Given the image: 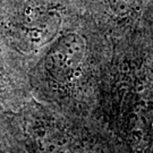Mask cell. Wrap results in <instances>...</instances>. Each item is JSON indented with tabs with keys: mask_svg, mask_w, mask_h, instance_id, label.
Segmentation results:
<instances>
[{
	"mask_svg": "<svg viewBox=\"0 0 153 153\" xmlns=\"http://www.w3.org/2000/svg\"><path fill=\"white\" fill-rule=\"evenodd\" d=\"M104 123L127 153H153V56L128 53L109 65Z\"/></svg>",
	"mask_w": 153,
	"mask_h": 153,
	"instance_id": "cell-2",
	"label": "cell"
},
{
	"mask_svg": "<svg viewBox=\"0 0 153 153\" xmlns=\"http://www.w3.org/2000/svg\"><path fill=\"white\" fill-rule=\"evenodd\" d=\"M0 153H27L15 140L10 131L4 127L0 129Z\"/></svg>",
	"mask_w": 153,
	"mask_h": 153,
	"instance_id": "cell-5",
	"label": "cell"
},
{
	"mask_svg": "<svg viewBox=\"0 0 153 153\" xmlns=\"http://www.w3.org/2000/svg\"><path fill=\"white\" fill-rule=\"evenodd\" d=\"M4 123L27 153H127L104 126L64 115L33 97Z\"/></svg>",
	"mask_w": 153,
	"mask_h": 153,
	"instance_id": "cell-3",
	"label": "cell"
},
{
	"mask_svg": "<svg viewBox=\"0 0 153 153\" xmlns=\"http://www.w3.org/2000/svg\"><path fill=\"white\" fill-rule=\"evenodd\" d=\"M109 66L88 55L85 40L71 36L57 44L31 74L32 97L69 117L105 126L104 101Z\"/></svg>",
	"mask_w": 153,
	"mask_h": 153,
	"instance_id": "cell-1",
	"label": "cell"
},
{
	"mask_svg": "<svg viewBox=\"0 0 153 153\" xmlns=\"http://www.w3.org/2000/svg\"><path fill=\"white\" fill-rule=\"evenodd\" d=\"M31 97L28 74L0 62V119H8Z\"/></svg>",
	"mask_w": 153,
	"mask_h": 153,
	"instance_id": "cell-4",
	"label": "cell"
}]
</instances>
